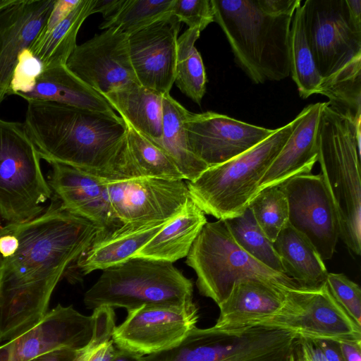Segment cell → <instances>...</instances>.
<instances>
[{
    "label": "cell",
    "mask_w": 361,
    "mask_h": 361,
    "mask_svg": "<svg viewBox=\"0 0 361 361\" xmlns=\"http://www.w3.org/2000/svg\"><path fill=\"white\" fill-rule=\"evenodd\" d=\"M190 111L170 94L162 99V136L154 142L171 158L187 181L195 180L209 166L190 151L184 121Z\"/></svg>",
    "instance_id": "f1b7e54d"
},
{
    "label": "cell",
    "mask_w": 361,
    "mask_h": 361,
    "mask_svg": "<svg viewBox=\"0 0 361 361\" xmlns=\"http://www.w3.org/2000/svg\"><path fill=\"white\" fill-rule=\"evenodd\" d=\"M326 285L335 300L361 326V290L343 274L328 273Z\"/></svg>",
    "instance_id": "8d00e7d4"
},
{
    "label": "cell",
    "mask_w": 361,
    "mask_h": 361,
    "mask_svg": "<svg viewBox=\"0 0 361 361\" xmlns=\"http://www.w3.org/2000/svg\"><path fill=\"white\" fill-rule=\"evenodd\" d=\"M324 105L325 102L312 104L299 113L296 126L261 180L259 191L311 173L318 160L319 128Z\"/></svg>",
    "instance_id": "7402d4cb"
},
{
    "label": "cell",
    "mask_w": 361,
    "mask_h": 361,
    "mask_svg": "<svg viewBox=\"0 0 361 361\" xmlns=\"http://www.w3.org/2000/svg\"><path fill=\"white\" fill-rule=\"evenodd\" d=\"M186 264L196 273L200 293L217 305L226 299L235 283L247 279L300 288L291 278L273 271L240 248L223 219L203 226L186 257Z\"/></svg>",
    "instance_id": "52a82bcc"
},
{
    "label": "cell",
    "mask_w": 361,
    "mask_h": 361,
    "mask_svg": "<svg viewBox=\"0 0 361 361\" xmlns=\"http://www.w3.org/2000/svg\"><path fill=\"white\" fill-rule=\"evenodd\" d=\"M126 123L127 130L107 180L156 178L184 180L171 158L152 140Z\"/></svg>",
    "instance_id": "603a6c76"
},
{
    "label": "cell",
    "mask_w": 361,
    "mask_h": 361,
    "mask_svg": "<svg viewBox=\"0 0 361 361\" xmlns=\"http://www.w3.org/2000/svg\"><path fill=\"white\" fill-rule=\"evenodd\" d=\"M93 330L91 341L86 348L91 352L98 347L111 341L116 326V315L114 308L100 306L93 309L92 314Z\"/></svg>",
    "instance_id": "ab89813d"
},
{
    "label": "cell",
    "mask_w": 361,
    "mask_h": 361,
    "mask_svg": "<svg viewBox=\"0 0 361 361\" xmlns=\"http://www.w3.org/2000/svg\"><path fill=\"white\" fill-rule=\"evenodd\" d=\"M6 231V226H3L0 223V236ZM1 258V257H0Z\"/></svg>",
    "instance_id": "db71d44e"
},
{
    "label": "cell",
    "mask_w": 361,
    "mask_h": 361,
    "mask_svg": "<svg viewBox=\"0 0 361 361\" xmlns=\"http://www.w3.org/2000/svg\"><path fill=\"white\" fill-rule=\"evenodd\" d=\"M301 8L307 42L322 78L361 54V32L351 23L345 0H306Z\"/></svg>",
    "instance_id": "30bf717a"
},
{
    "label": "cell",
    "mask_w": 361,
    "mask_h": 361,
    "mask_svg": "<svg viewBox=\"0 0 361 361\" xmlns=\"http://www.w3.org/2000/svg\"><path fill=\"white\" fill-rule=\"evenodd\" d=\"M56 0H11L0 9V105L19 54L44 28Z\"/></svg>",
    "instance_id": "ffe728a7"
},
{
    "label": "cell",
    "mask_w": 361,
    "mask_h": 361,
    "mask_svg": "<svg viewBox=\"0 0 361 361\" xmlns=\"http://www.w3.org/2000/svg\"><path fill=\"white\" fill-rule=\"evenodd\" d=\"M202 31L188 28L177 39L175 81L182 93L198 105L206 92L207 75L200 54L195 47Z\"/></svg>",
    "instance_id": "1f68e13d"
},
{
    "label": "cell",
    "mask_w": 361,
    "mask_h": 361,
    "mask_svg": "<svg viewBox=\"0 0 361 361\" xmlns=\"http://www.w3.org/2000/svg\"><path fill=\"white\" fill-rule=\"evenodd\" d=\"M174 0H122L100 29L118 28L127 35L171 14Z\"/></svg>",
    "instance_id": "e575fe53"
},
{
    "label": "cell",
    "mask_w": 361,
    "mask_h": 361,
    "mask_svg": "<svg viewBox=\"0 0 361 361\" xmlns=\"http://www.w3.org/2000/svg\"><path fill=\"white\" fill-rule=\"evenodd\" d=\"M23 123L0 118V216L21 224L39 216L52 191Z\"/></svg>",
    "instance_id": "ba28073f"
},
{
    "label": "cell",
    "mask_w": 361,
    "mask_h": 361,
    "mask_svg": "<svg viewBox=\"0 0 361 361\" xmlns=\"http://www.w3.org/2000/svg\"><path fill=\"white\" fill-rule=\"evenodd\" d=\"M224 221L240 248L273 271L286 274L273 243L259 228L249 207L241 215Z\"/></svg>",
    "instance_id": "836d02e7"
},
{
    "label": "cell",
    "mask_w": 361,
    "mask_h": 361,
    "mask_svg": "<svg viewBox=\"0 0 361 361\" xmlns=\"http://www.w3.org/2000/svg\"><path fill=\"white\" fill-rule=\"evenodd\" d=\"M95 0H80L69 14L54 29L40 32L30 50L43 66V70L66 65L76 47V37L84 20L94 13Z\"/></svg>",
    "instance_id": "f546056e"
},
{
    "label": "cell",
    "mask_w": 361,
    "mask_h": 361,
    "mask_svg": "<svg viewBox=\"0 0 361 361\" xmlns=\"http://www.w3.org/2000/svg\"><path fill=\"white\" fill-rule=\"evenodd\" d=\"M273 245L286 274L300 288H314L326 283L329 272L324 260L310 241L288 222Z\"/></svg>",
    "instance_id": "4316f807"
},
{
    "label": "cell",
    "mask_w": 361,
    "mask_h": 361,
    "mask_svg": "<svg viewBox=\"0 0 361 361\" xmlns=\"http://www.w3.org/2000/svg\"><path fill=\"white\" fill-rule=\"evenodd\" d=\"M288 361H326L314 340L295 337Z\"/></svg>",
    "instance_id": "60d3db41"
},
{
    "label": "cell",
    "mask_w": 361,
    "mask_h": 361,
    "mask_svg": "<svg viewBox=\"0 0 361 361\" xmlns=\"http://www.w3.org/2000/svg\"><path fill=\"white\" fill-rule=\"evenodd\" d=\"M42 71L43 66L41 61L34 56L29 48L23 49L19 54L14 66L8 96L31 92Z\"/></svg>",
    "instance_id": "74e56055"
},
{
    "label": "cell",
    "mask_w": 361,
    "mask_h": 361,
    "mask_svg": "<svg viewBox=\"0 0 361 361\" xmlns=\"http://www.w3.org/2000/svg\"><path fill=\"white\" fill-rule=\"evenodd\" d=\"M184 126L191 152L209 167L240 155L275 130L214 111L189 112Z\"/></svg>",
    "instance_id": "e0dca14e"
},
{
    "label": "cell",
    "mask_w": 361,
    "mask_h": 361,
    "mask_svg": "<svg viewBox=\"0 0 361 361\" xmlns=\"http://www.w3.org/2000/svg\"><path fill=\"white\" fill-rule=\"evenodd\" d=\"M51 198L37 217L9 224L19 245L12 256L0 258V341H9L44 317L58 283L97 235L94 224Z\"/></svg>",
    "instance_id": "6da1fadb"
},
{
    "label": "cell",
    "mask_w": 361,
    "mask_h": 361,
    "mask_svg": "<svg viewBox=\"0 0 361 361\" xmlns=\"http://www.w3.org/2000/svg\"><path fill=\"white\" fill-rule=\"evenodd\" d=\"M207 222L205 214L189 197L181 212L133 257L171 263L186 257Z\"/></svg>",
    "instance_id": "484cf974"
},
{
    "label": "cell",
    "mask_w": 361,
    "mask_h": 361,
    "mask_svg": "<svg viewBox=\"0 0 361 361\" xmlns=\"http://www.w3.org/2000/svg\"><path fill=\"white\" fill-rule=\"evenodd\" d=\"M50 164L47 182L54 197L63 209L97 226L94 243L109 237L122 226L109 206L106 179L71 166Z\"/></svg>",
    "instance_id": "d6986e66"
},
{
    "label": "cell",
    "mask_w": 361,
    "mask_h": 361,
    "mask_svg": "<svg viewBox=\"0 0 361 361\" xmlns=\"http://www.w3.org/2000/svg\"><path fill=\"white\" fill-rule=\"evenodd\" d=\"M121 2L122 0H95L94 13H101L106 18L118 9Z\"/></svg>",
    "instance_id": "681fc988"
},
{
    "label": "cell",
    "mask_w": 361,
    "mask_h": 361,
    "mask_svg": "<svg viewBox=\"0 0 361 361\" xmlns=\"http://www.w3.org/2000/svg\"><path fill=\"white\" fill-rule=\"evenodd\" d=\"M6 231L0 236V257L7 258L12 256L18 247L17 235L11 230L9 224L6 226Z\"/></svg>",
    "instance_id": "f6af8a7d"
},
{
    "label": "cell",
    "mask_w": 361,
    "mask_h": 361,
    "mask_svg": "<svg viewBox=\"0 0 361 361\" xmlns=\"http://www.w3.org/2000/svg\"><path fill=\"white\" fill-rule=\"evenodd\" d=\"M290 74L300 96L307 99L318 94L322 81L308 46L303 25L301 4L293 16L289 38Z\"/></svg>",
    "instance_id": "d6a6232c"
},
{
    "label": "cell",
    "mask_w": 361,
    "mask_h": 361,
    "mask_svg": "<svg viewBox=\"0 0 361 361\" xmlns=\"http://www.w3.org/2000/svg\"><path fill=\"white\" fill-rule=\"evenodd\" d=\"M106 189L111 212L121 225H144L172 219L190 197L184 180H106Z\"/></svg>",
    "instance_id": "7c38bea8"
},
{
    "label": "cell",
    "mask_w": 361,
    "mask_h": 361,
    "mask_svg": "<svg viewBox=\"0 0 361 361\" xmlns=\"http://www.w3.org/2000/svg\"><path fill=\"white\" fill-rule=\"evenodd\" d=\"M193 283L173 263L133 257L102 270L85 293L87 308L184 305L193 302Z\"/></svg>",
    "instance_id": "8992f818"
},
{
    "label": "cell",
    "mask_w": 361,
    "mask_h": 361,
    "mask_svg": "<svg viewBox=\"0 0 361 361\" xmlns=\"http://www.w3.org/2000/svg\"><path fill=\"white\" fill-rule=\"evenodd\" d=\"M360 129L325 102L317 161L336 210L340 237L356 255L361 252Z\"/></svg>",
    "instance_id": "277c9868"
},
{
    "label": "cell",
    "mask_w": 361,
    "mask_h": 361,
    "mask_svg": "<svg viewBox=\"0 0 361 361\" xmlns=\"http://www.w3.org/2000/svg\"><path fill=\"white\" fill-rule=\"evenodd\" d=\"M92 330V315L59 304L35 325L0 345V361H32L61 348L85 349Z\"/></svg>",
    "instance_id": "2e32d148"
},
{
    "label": "cell",
    "mask_w": 361,
    "mask_h": 361,
    "mask_svg": "<svg viewBox=\"0 0 361 361\" xmlns=\"http://www.w3.org/2000/svg\"><path fill=\"white\" fill-rule=\"evenodd\" d=\"M11 0H0V9L10 4Z\"/></svg>",
    "instance_id": "f5cc1de1"
},
{
    "label": "cell",
    "mask_w": 361,
    "mask_h": 361,
    "mask_svg": "<svg viewBox=\"0 0 361 361\" xmlns=\"http://www.w3.org/2000/svg\"><path fill=\"white\" fill-rule=\"evenodd\" d=\"M288 289L258 279L241 280L218 305L220 313L214 326L232 329L259 325L281 310Z\"/></svg>",
    "instance_id": "44dd1931"
},
{
    "label": "cell",
    "mask_w": 361,
    "mask_h": 361,
    "mask_svg": "<svg viewBox=\"0 0 361 361\" xmlns=\"http://www.w3.org/2000/svg\"><path fill=\"white\" fill-rule=\"evenodd\" d=\"M66 66L102 96L138 83L130 59L128 35L115 27L77 45Z\"/></svg>",
    "instance_id": "9a60e30c"
},
{
    "label": "cell",
    "mask_w": 361,
    "mask_h": 361,
    "mask_svg": "<svg viewBox=\"0 0 361 361\" xmlns=\"http://www.w3.org/2000/svg\"><path fill=\"white\" fill-rule=\"evenodd\" d=\"M82 360V359H81Z\"/></svg>",
    "instance_id": "11a10c76"
},
{
    "label": "cell",
    "mask_w": 361,
    "mask_h": 361,
    "mask_svg": "<svg viewBox=\"0 0 361 361\" xmlns=\"http://www.w3.org/2000/svg\"><path fill=\"white\" fill-rule=\"evenodd\" d=\"M353 25L361 32V0H345Z\"/></svg>",
    "instance_id": "c3c4849f"
},
{
    "label": "cell",
    "mask_w": 361,
    "mask_h": 361,
    "mask_svg": "<svg viewBox=\"0 0 361 361\" xmlns=\"http://www.w3.org/2000/svg\"><path fill=\"white\" fill-rule=\"evenodd\" d=\"M25 100L47 101L104 113H115L107 101L76 77L66 65L44 69L33 90L18 94Z\"/></svg>",
    "instance_id": "d4e9b609"
},
{
    "label": "cell",
    "mask_w": 361,
    "mask_h": 361,
    "mask_svg": "<svg viewBox=\"0 0 361 361\" xmlns=\"http://www.w3.org/2000/svg\"><path fill=\"white\" fill-rule=\"evenodd\" d=\"M111 341L98 347L91 352L86 351L80 361H102L106 348Z\"/></svg>",
    "instance_id": "f907efd6"
},
{
    "label": "cell",
    "mask_w": 361,
    "mask_h": 361,
    "mask_svg": "<svg viewBox=\"0 0 361 361\" xmlns=\"http://www.w3.org/2000/svg\"><path fill=\"white\" fill-rule=\"evenodd\" d=\"M320 348L326 361H344L338 341L331 339H312Z\"/></svg>",
    "instance_id": "bcb514c9"
},
{
    "label": "cell",
    "mask_w": 361,
    "mask_h": 361,
    "mask_svg": "<svg viewBox=\"0 0 361 361\" xmlns=\"http://www.w3.org/2000/svg\"><path fill=\"white\" fill-rule=\"evenodd\" d=\"M318 94L328 97L331 109L350 119L355 126H360L361 54L322 78Z\"/></svg>",
    "instance_id": "4dcf8cb0"
},
{
    "label": "cell",
    "mask_w": 361,
    "mask_h": 361,
    "mask_svg": "<svg viewBox=\"0 0 361 361\" xmlns=\"http://www.w3.org/2000/svg\"><path fill=\"white\" fill-rule=\"evenodd\" d=\"M23 125L41 159L106 180L127 130L116 113L39 100L27 102Z\"/></svg>",
    "instance_id": "7a4b0ae2"
},
{
    "label": "cell",
    "mask_w": 361,
    "mask_h": 361,
    "mask_svg": "<svg viewBox=\"0 0 361 361\" xmlns=\"http://www.w3.org/2000/svg\"><path fill=\"white\" fill-rule=\"evenodd\" d=\"M86 352V348L77 350L61 348L47 352L32 361H80Z\"/></svg>",
    "instance_id": "ee69618b"
},
{
    "label": "cell",
    "mask_w": 361,
    "mask_h": 361,
    "mask_svg": "<svg viewBox=\"0 0 361 361\" xmlns=\"http://www.w3.org/2000/svg\"><path fill=\"white\" fill-rule=\"evenodd\" d=\"M172 219L144 225L123 224L109 237L92 243L77 259L75 267L86 275L123 263L133 258Z\"/></svg>",
    "instance_id": "cb8c5ba5"
},
{
    "label": "cell",
    "mask_w": 361,
    "mask_h": 361,
    "mask_svg": "<svg viewBox=\"0 0 361 361\" xmlns=\"http://www.w3.org/2000/svg\"><path fill=\"white\" fill-rule=\"evenodd\" d=\"M259 325L290 331L295 337L361 341V326L335 300L326 283L314 288H290L281 310Z\"/></svg>",
    "instance_id": "9c48e42d"
},
{
    "label": "cell",
    "mask_w": 361,
    "mask_h": 361,
    "mask_svg": "<svg viewBox=\"0 0 361 361\" xmlns=\"http://www.w3.org/2000/svg\"><path fill=\"white\" fill-rule=\"evenodd\" d=\"M257 224L269 240L274 243L288 224V200L279 186L259 190L248 206Z\"/></svg>",
    "instance_id": "d590c367"
},
{
    "label": "cell",
    "mask_w": 361,
    "mask_h": 361,
    "mask_svg": "<svg viewBox=\"0 0 361 361\" xmlns=\"http://www.w3.org/2000/svg\"><path fill=\"white\" fill-rule=\"evenodd\" d=\"M112 340L118 349L142 356L179 343L196 326L199 310L192 302L184 305L142 306L127 311Z\"/></svg>",
    "instance_id": "4fadbf2b"
},
{
    "label": "cell",
    "mask_w": 361,
    "mask_h": 361,
    "mask_svg": "<svg viewBox=\"0 0 361 361\" xmlns=\"http://www.w3.org/2000/svg\"><path fill=\"white\" fill-rule=\"evenodd\" d=\"M163 96L135 83L102 97L126 123L153 142H157L162 136Z\"/></svg>",
    "instance_id": "83f0119b"
},
{
    "label": "cell",
    "mask_w": 361,
    "mask_h": 361,
    "mask_svg": "<svg viewBox=\"0 0 361 361\" xmlns=\"http://www.w3.org/2000/svg\"><path fill=\"white\" fill-rule=\"evenodd\" d=\"M260 10L271 16H293L295 9L300 5V0H257Z\"/></svg>",
    "instance_id": "b9f144b4"
},
{
    "label": "cell",
    "mask_w": 361,
    "mask_h": 361,
    "mask_svg": "<svg viewBox=\"0 0 361 361\" xmlns=\"http://www.w3.org/2000/svg\"><path fill=\"white\" fill-rule=\"evenodd\" d=\"M344 361H361V341H338Z\"/></svg>",
    "instance_id": "7dc6e473"
},
{
    "label": "cell",
    "mask_w": 361,
    "mask_h": 361,
    "mask_svg": "<svg viewBox=\"0 0 361 361\" xmlns=\"http://www.w3.org/2000/svg\"><path fill=\"white\" fill-rule=\"evenodd\" d=\"M180 22L166 16L128 35L129 55L138 83L163 95L175 81Z\"/></svg>",
    "instance_id": "ac0fdd59"
},
{
    "label": "cell",
    "mask_w": 361,
    "mask_h": 361,
    "mask_svg": "<svg viewBox=\"0 0 361 361\" xmlns=\"http://www.w3.org/2000/svg\"><path fill=\"white\" fill-rule=\"evenodd\" d=\"M215 21L235 59L256 84L290 74L289 38L293 16H271L257 0H211Z\"/></svg>",
    "instance_id": "3957f363"
},
{
    "label": "cell",
    "mask_w": 361,
    "mask_h": 361,
    "mask_svg": "<svg viewBox=\"0 0 361 361\" xmlns=\"http://www.w3.org/2000/svg\"><path fill=\"white\" fill-rule=\"evenodd\" d=\"M143 357L140 355L118 348L111 361H143Z\"/></svg>",
    "instance_id": "816d5d0a"
},
{
    "label": "cell",
    "mask_w": 361,
    "mask_h": 361,
    "mask_svg": "<svg viewBox=\"0 0 361 361\" xmlns=\"http://www.w3.org/2000/svg\"><path fill=\"white\" fill-rule=\"evenodd\" d=\"M171 14L188 28L198 27L201 31L214 22L211 0H174Z\"/></svg>",
    "instance_id": "f35d334b"
},
{
    "label": "cell",
    "mask_w": 361,
    "mask_h": 361,
    "mask_svg": "<svg viewBox=\"0 0 361 361\" xmlns=\"http://www.w3.org/2000/svg\"><path fill=\"white\" fill-rule=\"evenodd\" d=\"M288 202V223L313 245L321 258H332L340 226L336 208L321 173L293 176L279 186Z\"/></svg>",
    "instance_id": "5bb4252c"
},
{
    "label": "cell",
    "mask_w": 361,
    "mask_h": 361,
    "mask_svg": "<svg viewBox=\"0 0 361 361\" xmlns=\"http://www.w3.org/2000/svg\"><path fill=\"white\" fill-rule=\"evenodd\" d=\"M298 120L299 114L246 152L210 166L195 180L187 181L190 198L205 214L218 219L241 215L258 192L261 180Z\"/></svg>",
    "instance_id": "5b68a950"
},
{
    "label": "cell",
    "mask_w": 361,
    "mask_h": 361,
    "mask_svg": "<svg viewBox=\"0 0 361 361\" xmlns=\"http://www.w3.org/2000/svg\"><path fill=\"white\" fill-rule=\"evenodd\" d=\"M295 337L289 331L262 325L199 329L190 361H288Z\"/></svg>",
    "instance_id": "8fae6325"
},
{
    "label": "cell",
    "mask_w": 361,
    "mask_h": 361,
    "mask_svg": "<svg viewBox=\"0 0 361 361\" xmlns=\"http://www.w3.org/2000/svg\"><path fill=\"white\" fill-rule=\"evenodd\" d=\"M80 0H56L46 24L40 32L47 33L61 23L78 4Z\"/></svg>",
    "instance_id": "7bdbcfd3"
}]
</instances>
